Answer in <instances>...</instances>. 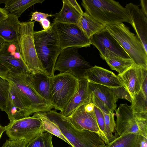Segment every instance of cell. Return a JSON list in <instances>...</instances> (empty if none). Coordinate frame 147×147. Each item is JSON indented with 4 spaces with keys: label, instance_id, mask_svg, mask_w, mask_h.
<instances>
[{
    "label": "cell",
    "instance_id": "6da1fadb",
    "mask_svg": "<svg viewBox=\"0 0 147 147\" xmlns=\"http://www.w3.org/2000/svg\"><path fill=\"white\" fill-rule=\"evenodd\" d=\"M58 127L72 147H105L106 144L97 133L76 128L67 117L56 110L44 112Z\"/></svg>",
    "mask_w": 147,
    "mask_h": 147
},
{
    "label": "cell",
    "instance_id": "7a4b0ae2",
    "mask_svg": "<svg viewBox=\"0 0 147 147\" xmlns=\"http://www.w3.org/2000/svg\"><path fill=\"white\" fill-rule=\"evenodd\" d=\"M85 12L105 26L125 22L130 24L125 7L113 0H83Z\"/></svg>",
    "mask_w": 147,
    "mask_h": 147
},
{
    "label": "cell",
    "instance_id": "3957f363",
    "mask_svg": "<svg viewBox=\"0 0 147 147\" xmlns=\"http://www.w3.org/2000/svg\"><path fill=\"white\" fill-rule=\"evenodd\" d=\"M106 29L114 37L129 55L134 64L147 69V52L136 35L123 23L105 25Z\"/></svg>",
    "mask_w": 147,
    "mask_h": 147
},
{
    "label": "cell",
    "instance_id": "277c9868",
    "mask_svg": "<svg viewBox=\"0 0 147 147\" xmlns=\"http://www.w3.org/2000/svg\"><path fill=\"white\" fill-rule=\"evenodd\" d=\"M34 39L38 59L50 76L54 75L57 59L61 51L56 31L53 23L47 30L34 31Z\"/></svg>",
    "mask_w": 147,
    "mask_h": 147
},
{
    "label": "cell",
    "instance_id": "5b68a950",
    "mask_svg": "<svg viewBox=\"0 0 147 147\" xmlns=\"http://www.w3.org/2000/svg\"><path fill=\"white\" fill-rule=\"evenodd\" d=\"M26 75L9 72L5 79L17 89L30 115L37 112H48L54 109L51 103L41 97L34 89Z\"/></svg>",
    "mask_w": 147,
    "mask_h": 147
},
{
    "label": "cell",
    "instance_id": "8992f818",
    "mask_svg": "<svg viewBox=\"0 0 147 147\" xmlns=\"http://www.w3.org/2000/svg\"><path fill=\"white\" fill-rule=\"evenodd\" d=\"M34 23V21L21 22L17 42L20 52L31 74L49 75L43 67L36 53L33 36Z\"/></svg>",
    "mask_w": 147,
    "mask_h": 147
},
{
    "label": "cell",
    "instance_id": "52a82bcc",
    "mask_svg": "<svg viewBox=\"0 0 147 147\" xmlns=\"http://www.w3.org/2000/svg\"><path fill=\"white\" fill-rule=\"evenodd\" d=\"M115 111V136L133 134L147 139V112L134 113L127 103L120 104Z\"/></svg>",
    "mask_w": 147,
    "mask_h": 147
},
{
    "label": "cell",
    "instance_id": "ba28073f",
    "mask_svg": "<svg viewBox=\"0 0 147 147\" xmlns=\"http://www.w3.org/2000/svg\"><path fill=\"white\" fill-rule=\"evenodd\" d=\"M50 99L56 110L62 112L78 89V79L67 73L50 76Z\"/></svg>",
    "mask_w": 147,
    "mask_h": 147
},
{
    "label": "cell",
    "instance_id": "9c48e42d",
    "mask_svg": "<svg viewBox=\"0 0 147 147\" xmlns=\"http://www.w3.org/2000/svg\"><path fill=\"white\" fill-rule=\"evenodd\" d=\"M79 48H66L59 53L56 61L54 72L70 74L78 79L83 78L85 73L92 66L79 53Z\"/></svg>",
    "mask_w": 147,
    "mask_h": 147
},
{
    "label": "cell",
    "instance_id": "30bf717a",
    "mask_svg": "<svg viewBox=\"0 0 147 147\" xmlns=\"http://www.w3.org/2000/svg\"><path fill=\"white\" fill-rule=\"evenodd\" d=\"M5 131L9 139H23L28 143L45 131L40 119L33 115L9 123Z\"/></svg>",
    "mask_w": 147,
    "mask_h": 147
},
{
    "label": "cell",
    "instance_id": "8fae6325",
    "mask_svg": "<svg viewBox=\"0 0 147 147\" xmlns=\"http://www.w3.org/2000/svg\"><path fill=\"white\" fill-rule=\"evenodd\" d=\"M53 23L56 31L61 51L72 47L78 48L87 47L91 45L90 39L85 36L78 24Z\"/></svg>",
    "mask_w": 147,
    "mask_h": 147
},
{
    "label": "cell",
    "instance_id": "7c38bea8",
    "mask_svg": "<svg viewBox=\"0 0 147 147\" xmlns=\"http://www.w3.org/2000/svg\"><path fill=\"white\" fill-rule=\"evenodd\" d=\"M94 106L92 102L85 104L79 107L67 117L77 128L86 129L98 134L106 144L109 142L100 131L94 112Z\"/></svg>",
    "mask_w": 147,
    "mask_h": 147
},
{
    "label": "cell",
    "instance_id": "4fadbf2b",
    "mask_svg": "<svg viewBox=\"0 0 147 147\" xmlns=\"http://www.w3.org/2000/svg\"><path fill=\"white\" fill-rule=\"evenodd\" d=\"M0 64L10 72L31 74L22 58L17 42H5L0 49Z\"/></svg>",
    "mask_w": 147,
    "mask_h": 147
},
{
    "label": "cell",
    "instance_id": "5bb4252c",
    "mask_svg": "<svg viewBox=\"0 0 147 147\" xmlns=\"http://www.w3.org/2000/svg\"><path fill=\"white\" fill-rule=\"evenodd\" d=\"M90 40L91 44L98 49L100 55L107 50L120 57L130 59L126 52L105 28L94 34Z\"/></svg>",
    "mask_w": 147,
    "mask_h": 147
},
{
    "label": "cell",
    "instance_id": "9a60e30c",
    "mask_svg": "<svg viewBox=\"0 0 147 147\" xmlns=\"http://www.w3.org/2000/svg\"><path fill=\"white\" fill-rule=\"evenodd\" d=\"M125 7L136 36L147 52V16L137 5L133 3L126 4Z\"/></svg>",
    "mask_w": 147,
    "mask_h": 147
},
{
    "label": "cell",
    "instance_id": "2e32d148",
    "mask_svg": "<svg viewBox=\"0 0 147 147\" xmlns=\"http://www.w3.org/2000/svg\"><path fill=\"white\" fill-rule=\"evenodd\" d=\"M9 89L5 112L9 123L30 116V113L24 105L19 94L13 85L8 81Z\"/></svg>",
    "mask_w": 147,
    "mask_h": 147
},
{
    "label": "cell",
    "instance_id": "e0dca14e",
    "mask_svg": "<svg viewBox=\"0 0 147 147\" xmlns=\"http://www.w3.org/2000/svg\"><path fill=\"white\" fill-rule=\"evenodd\" d=\"M117 76L132 100L140 90L143 79V69L134 64Z\"/></svg>",
    "mask_w": 147,
    "mask_h": 147
},
{
    "label": "cell",
    "instance_id": "ac0fdd59",
    "mask_svg": "<svg viewBox=\"0 0 147 147\" xmlns=\"http://www.w3.org/2000/svg\"><path fill=\"white\" fill-rule=\"evenodd\" d=\"M83 78L90 83L104 86L110 88L122 87L117 76L112 71L102 67L92 66L85 74Z\"/></svg>",
    "mask_w": 147,
    "mask_h": 147
},
{
    "label": "cell",
    "instance_id": "d6986e66",
    "mask_svg": "<svg viewBox=\"0 0 147 147\" xmlns=\"http://www.w3.org/2000/svg\"><path fill=\"white\" fill-rule=\"evenodd\" d=\"M78 82L77 90L63 111L60 112L66 117L69 116L80 106L92 102V94L88 81L84 78H81L78 79Z\"/></svg>",
    "mask_w": 147,
    "mask_h": 147
},
{
    "label": "cell",
    "instance_id": "ffe728a7",
    "mask_svg": "<svg viewBox=\"0 0 147 147\" xmlns=\"http://www.w3.org/2000/svg\"><path fill=\"white\" fill-rule=\"evenodd\" d=\"M21 22L15 16L8 14L7 17L0 22V37L5 42H17Z\"/></svg>",
    "mask_w": 147,
    "mask_h": 147
},
{
    "label": "cell",
    "instance_id": "44dd1931",
    "mask_svg": "<svg viewBox=\"0 0 147 147\" xmlns=\"http://www.w3.org/2000/svg\"><path fill=\"white\" fill-rule=\"evenodd\" d=\"M26 76L29 83L35 91L41 97L51 103L50 76L43 74H27Z\"/></svg>",
    "mask_w": 147,
    "mask_h": 147
},
{
    "label": "cell",
    "instance_id": "7402d4cb",
    "mask_svg": "<svg viewBox=\"0 0 147 147\" xmlns=\"http://www.w3.org/2000/svg\"><path fill=\"white\" fill-rule=\"evenodd\" d=\"M92 94L104 103L111 112L116 110L118 100L110 88L96 84L89 83Z\"/></svg>",
    "mask_w": 147,
    "mask_h": 147
},
{
    "label": "cell",
    "instance_id": "603a6c76",
    "mask_svg": "<svg viewBox=\"0 0 147 147\" xmlns=\"http://www.w3.org/2000/svg\"><path fill=\"white\" fill-rule=\"evenodd\" d=\"M115 137L105 147H147V139L139 135L126 134Z\"/></svg>",
    "mask_w": 147,
    "mask_h": 147
},
{
    "label": "cell",
    "instance_id": "cb8c5ba5",
    "mask_svg": "<svg viewBox=\"0 0 147 147\" xmlns=\"http://www.w3.org/2000/svg\"><path fill=\"white\" fill-rule=\"evenodd\" d=\"M100 55L110 68L116 71L119 74L123 73L134 64L131 59L120 57L107 50H105Z\"/></svg>",
    "mask_w": 147,
    "mask_h": 147
},
{
    "label": "cell",
    "instance_id": "d4e9b609",
    "mask_svg": "<svg viewBox=\"0 0 147 147\" xmlns=\"http://www.w3.org/2000/svg\"><path fill=\"white\" fill-rule=\"evenodd\" d=\"M78 25L85 36L88 39L105 28L104 25L85 12L80 15Z\"/></svg>",
    "mask_w": 147,
    "mask_h": 147
},
{
    "label": "cell",
    "instance_id": "484cf974",
    "mask_svg": "<svg viewBox=\"0 0 147 147\" xmlns=\"http://www.w3.org/2000/svg\"><path fill=\"white\" fill-rule=\"evenodd\" d=\"M60 11L54 15L53 23L78 24L80 14L69 3L67 0L62 1Z\"/></svg>",
    "mask_w": 147,
    "mask_h": 147
},
{
    "label": "cell",
    "instance_id": "4316f807",
    "mask_svg": "<svg viewBox=\"0 0 147 147\" xmlns=\"http://www.w3.org/2000/svg\"><path fill=\"white\" fill-rule=\"evenodd\" d=\"M44 0H6L3 9L7 14L13 15L18 18L28 8Z\"/></svg>",
    "mask_w": 147,
    "mask_h": 147
},
{
    "label": "cell",
    "instance_id": "83f0119b",
    "mask_svg": "<svg viewBox=\"0 0 147 147\" xmlns=\"http://www.w3.org/2000/svg\"><path fill=\"white\" fill-rule=\"evenodd\" d=\"M33 115L38 117L41 119L42 128L45 131L54 135L71 146L68 140L62 134L57 126L51 121L44 112H37Z\"/></svg>",
    "mask_w": 147,
    "mask_h": 147
},
{
    "label": "cell",
    "instance_id": "f1b7e54d",
    "mask_svg": "<svg viewBox=\"0 0 147 147\" xmlns=\"http://www.w3.org/2000/svg\"><path fill=\"white\" fill-rule=\"evenodd\" d=\"M131 106L135 113L147 112V89L141 88L132 100Z\"/></svg>",
    "mask_w": 147,
    "mask_h": 147
},
{
    "label": "cell",
    "instance_id": "f546056e",
    "mask_svg": "<svg viewBox=\"0 0 147 147\" xmlns=\"http://www.w3.org/2000/svg\"><path fill=\"white\" fill-rule=\"evenodd\" d=\"M52 134L44 131L28 142L26 147H54L52 142Z\"/></svg>",
    "mask_w": 147,
    "mask_h": 147
},
{
    "label": "cell",
    "instance_id": "4dcf8cb0",
    "mask_svg": "<svg viewBox=\"0 0 147 147\" xmlns=\"http://www.w3.org/2000/svg\"><path fill=\"white\" fill-rule=\"evenodd\" d=\"M104 115L106 135L110 142L115 138L113 134L115 133L116 123L114 119L115 114L111 112L109 114L102 113Z\"/></svg>",
    "mask_w": 147,
    "mask_h": 147
},
{
    "label": "cell",
    "instance_id": "1f68e13d",
    "mask_svg": "<svg viewBox=\"0 0 147 147\" xmlns=\"http://www.w3.org/2000/svg\"><path fill=\"white\" fill-rule=\"evenodd\" d=\"M9 89L8 81L0 76V109L2 111H5Z\"/></svg>",
    "mask_w": 147,
    "mask_h": 147
},
{
    "label": "cell",
    "instance_id": "d6a6232c",
    "mask_svg": "<svg viewBox=\"0 0 147 147\" xmlns=\"http://www.w3.org/2000/svg\"><path fill=\"white\" fill-rule=\"evenodd\" d=\"M113 91L116 98L127 100L131 103L132 99L129 92L123 87L111 88Z\"/></svg>",
    "mask_w": 147,
    "mask_h": 147
},
{
    "label": "cell",
    "instance_id": "836d02e7",
    "mask_svg": "<svg viewBox=\"0 0 147 147\" xmlns=\"http://www.w3.org/2000/svg\"><path fill=\"white\" fill-rule=\"evenodd\" d=\"M94 111L97 122L100 131L104 136L108 140L105 132V126L103 113L95 105Z\"/></svg>",
    "mask_w": 147,
    "mask_h": 147
},
{
    "label": "cell",
    "instance_id": "e575fe53",
    "mask_svg": "<svg viewBox=\"0 0 147 147\" xmlns=\"http://www.w3.org/2000/svg\"><path fill=\"white\" fill-rule=\"evenodd\" d=\"M28 142L23 139L6 140L2 147H26Z\"/></svg>",
    "mask_w": 147,
    "mask_h": 147
},
{
    "label": "cell",
    "instance_id": "d590c367",
    "mask_svg": "<svg viewBox=\"0 0 147 147\" xmlns=\"http://www.w3.org/2000/svg\"><path fill=\"white\" fill-rule=\"evenodd\" d=\"M92 102L102 113L109 114L111 112L105 105L93 94Z\"/></svg>",
    "mask_w": 147,
    "mask_h": 147
},
{
    "label": "cell",
    "instance_id": "8d00e7d4",
    "mask_svg": "<svg viewBox=\"0 0 147 147\" xmlns=\"http://www.w3.org/2000/svg\"><path fill=\"white\" fill-rule=\"evenodd\" d=\"M52 16L53 15L51 14H49L47 13L35 11L32 13L30 21L32 22L34 20L40 22L42 20Z\"/></svg>",
    "mask_w": 147,
    "mask_h": 147
},
{
    "label": "cell",
    "instance_id": "74e56055",
    "mask_svg": "<svg viewBox=\"0 0 147 147\" xmlns=\"http://www.w3.org/2000/svg\"><path fill=\"white\" fill-rule=\"evenodd\" d=\"M68 1L71 5L80 15L82 14L84 12L81 7L75 0H67Z\"/></svg>",
    "mask_w": 147,
    "mask_h": 147
},
{
    "label": "cell",
    "instance_id": "f35d334b",
    "mask_svg": "<svg viewBox=\"0 0 147 147\" xmlns=\"http://www.w3.org/2000/svg\"><path fill=\"white\" fill-rule=\"evenodd\" d=\"M40 23L44 30H47L49 29L51 26L50 22L47 18L42 20L40 22Z\"/></svg>",
    "mask_w": 147,
    "mask_h": 147
},
{
    "label": "cell",
    "instance_id": "ab89813d",
    "mask_svg": "<svg viewBox=\"0 0 147 147\" xmlns=\"http://www.w3.org/2000/svg\"><path fill=\"white\" fill-rule=\"evenodd\" d=\"M8 73V69L0 64V76L5 79Z\"/></svg>",
    "mask_w": 147,
    "mask_h": 147
},
{
    "label": "cell",
    "instance_id": "60d3db41",
    "mask_svg": "<svg viewBox=\"0 0 147 147\" xmlns=\"http://www.w3.org/2000/svg\"><path fill=\"white\" fill-rule=\"evenodd\" d=\"M140 1V5L141 7V9L147 16V0H141Z\"/></svg>",
    "mask_w": 147,
    "mask_h": 147
},
{
    "label": "cell",
    "instance_id": "b9f144b4",
    "mask_svg": "<svg viewBox=\"0 0 147 147\" xmlns=\"http://www.w3.org/2000/svg\"><path fill=\"white\" fill-rule=\"evenodd\" d=\"M8 14L3 8L0 7V22L6 19Z\"/></svg>",
    "mask_w": 147,
    "mask_h": 147
},
{
    "label": "cell",
    "instance_id": "7bdbcfd3",
    "mask_svg": "<svg viewBox=\"0 0 147 147\" xmlns=\"http://www.w3.org/2000/svg\"><path fill=\"white\" fill-rule=\"evenodd\" d=\"M6 129V126H3L0 125V139L1 136L4 131H5Z\"/></svg>",
    "mask_w": 147,
    "mask_h": 147
},
{
    "label": "cell",
    "instance_id": "ee69618b",
    "mask_svg": "<svg viewBox=\"0 0 147 147\" xmlns=\"http://www.w3.org/2000/svg\"><path fill=\"white\" fill-rule=\"evenodd\" d=\"M5 42L0 37V49L1 48Z\"/></svg>",
    "mask_w": 147,
    "mask_h": 147
},
{
    "label": "cell",
    "instance_id": "f6af8a7d",
    "mask_svg": "<svg viewBox=\"0 0 147 147\" xmlns=\"http://www.w3.org/2000/svg\"><path fill=\"white\" fill-rule=\"evenodd\" d=\"M6 0H0V4L1 3H5Z\"/></svg>",
    "mask_w": 147,
    "mask_h": 147
},
{
    "label": "cell",
    "instance_id": "bcb514c9",
    "mask_svg": "<svg viewBox=\"0 0 147 147\" xmlns=\"http://www.w3.org/2000/svg\"></svg>",
    "mask_w": 147,
    "mask_h": 147
},
{
    "label": "cell",
    "instance_id": "7dc6e473",
    "mask_svg": "<svg viewBox=\"0 0 147 147\" xmlns=\"http://www.w3.org/2000/svg\"><path fill=\"white\" fill-rule=\"evenodd\" d=\"M70 147H71V146H70Z\"/></svg>",
    "mask_w": 147,
    "mask_h": 147
}]
</instances>
